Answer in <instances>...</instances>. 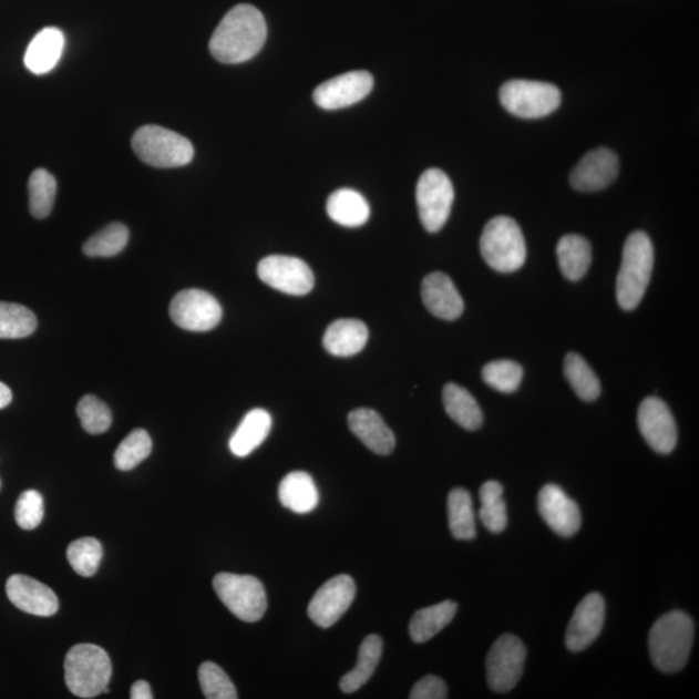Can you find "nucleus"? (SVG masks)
Wrapping results in <instances>:
<instances>
[{
  "label": "nucleus",
  "instance_id": "nucleus-43",
  "mask_svg": "<svg viewBox=\"0 0 699 699\" xmlns=\"http://www.w3.org/2000/svg\"><path fill=\"white\" fill-rule=\"evenodd\" d=\"M448 697V686L434 675H428L414 683L410 695L411 699H445Z\"/></svg>",
  "mask_w": 699,
  "mask_h": 699
},
{
  "label": "nucleus",
  "instance_id": "nucleus-7",
  "mask_svg": "<svg viewBox=\"0 0 699 699\" xmlns=\"http://www.w3.org/2000/svg\"><path fill=\"white\" fill-rule=\"evenodd\" d=\"M215 594L235 617L243 621H258L267 610L266 590L259 579L250 575L220 573L213 580Z\"/></svg>",
  "mask_w": 699,
  "mask_h": 699
},
{
  "label": "nucleus",
  "instance_id": "nucleus-42",
  "mask_svg": "<svg viewBox=\"0 0 699 699\" xmlns=\"http://www.w3.org/2000/svg\"><path fill=\"white\" fill-rule=\"evenodd\" d=\"M44 517L43 496L35 490H28L14 506V520L22 530H34Z\"/></svg>",
  "mask_w": 699,
  "mask_h": 699
},
{
  "label": "nucleus",
  "instance_id": "nucleus-34",
  "mask_svg": "<svg viewBox=\"0 0 699 699\" xmlns=\"http://www.w3.org/2000/svg\"><path fill=\"white\" fill-rule=\"evenodd\" d=\"M29 207L37 219L48 218L55 204L58 183L44 168H37L29 179Z\"/></svg>",
  "mask_w": 699,
  "mask_h": 699
},
{
  "label": "nucleus",
  "instance_id": "nucleus-26",
  "mask_svg": "<svg viewBox=\"0 0 699 699\" xmlns=\"http://www.w3.org/2000/svg\"><path fill=\"white\" fill-rule=\"evenodd\" d=\"M279 498L286 508L298 514H306L317 508L319 491L310 474L289 473L279 487Z\"/></svg>",
  "mask_w": 699,
  "mask_h": 699
},
{
  "label": "nucleus",
  "instance_id": "nucleus-13",
  "mask_svg": "<svg viewBox=\"0 0 699 699\" xmlns=\"http://www.w3.org/2000/svg\"><path fill=\"white\" fill-rule=\"evenodd\" d=\"M356 595L357 586L351 576L337 575L317 590L307 614L315 625L332 627L349 610Z\"/></svg>",
  "mask_w": 699,
  "mask_h": 699
},
{
  "label": "nucleus",
  "instance_id": "nucleus-31",
  "mask_svg": "<svg viewBox=\"0 0 699 699\" xmlns=\"http://www.w3.org/2000/svg\"><path fill=\"white\" fill-rule=\"evenodd\" d=\"M449 525L458 541H472L477 535L473 501L464 489H453L449 495Z\"/></svg>",
  "mask_w": 699,
  "mask_h": 699
},
{
  "label": "nucleus",
  "instance_id": "nucleus-9",
  "mask_svg": "<svg viewBox=\"0 0 699 699\" xmlns=\"http://www.w3.org/2000/svg\"><path fill=\"white\" fill-rule=\"evenodd\" d=\"M455 191L449 175L440 168H429L420 176L417 202L422 226L428 233H438L448 223Z\"/></svg>",
  "mask_w": 699,
  "mask_h": 699
},
{
  "label": "nucleus",
  "instance_id": "nucleus-18",
  "mask_svg": "<svg viewBox=\"0 0 699 699\" xmlns=\"http://www.w3.org/2000/svg\"><path fill=\"white\" fill-rule=\"evenodd\" d=\"M619 174V160L608 148H597L587 153L574 167L572 186L580 192H597L609 187Z\"/></svg>",
  "mask_w": 699,
  "mask_h": 699
},
{
  "label": "nucleus",
  "instance_id": "nucleus-46",
  "mask_svg": "<svg viewBox=\"0 0 699 699\" xmlns=\"http://www.w3.org/2000/svg\"><path fill=\"white\" fill-rule=\"evenodd\" d=\"M0 490H2V481H0Z\"/></svg>",
  "mask_w": 699,
  "mask_h": 699
},
{
  "label": "nucleus",
  "instance_id": "nucleus-4",
  "mask_svg": "<svg viewBox=\"0 0 699 699\" xmlns=\"http://www.w3.org/2000/svg\"><path fill=\"white\" fill-rule=\"evenodd\" d=\"M65 682L80 698H95L107 693L112 679V664L107 652L94 644H79L65 657Z\"/></svg>",
  "mask_w": 699,
  "mask_h": 699
},
{
  "label": "nucleus",
  "instance_id": "nucleus-15",
  "mask_svg": "<svg viewBox=\"0 0 699 699\" xmlns=\"http://www.w3.org/2000/svg\"><path fill=\"white\" fill-rule=\"evenodd\" d=\"M637 424L644 440L652 450L662 455L671 453L678 443V429L668 405L659 398L649 397L643 401L637 414Z\"/></svg>",
  "mask_w": 699,
  "mask_h": 699
},
{
  "label": "nucleus",
  "instance_id": "nucleus-2",
  "mask_svg": "<svg viewBox=\"0 0 699 699\" xmlns=\"http://www.w3.org/2000/svg\"><path fill=\"white\" fill-rule=\"evenodd\" d=\"M695 625L688 614L671 611L660 617L649 634V650L652 664L659 671L674 674L686 667L691 645H693Z\"/></svg>",
  "mask_w": 699,
  "mask_h": 699
},
{
  "label": "nucleus",
  "instance_id": "nucleus-28",
  "mask_svg": "<svg viewBox=\"0 0 699 699\" xmlns=\"http://www.w3.org/2000/svg\"><path fill=\"white\" fill-rule=\"evenodd\" d=\"M444 410L458 425L466 430H479L483 424V413L474 397L456 383H448L443 389Z\"/></svg>",
  "mask_w": 699,
  "mask_h": 699
},
{
  "label": "nucleus",
  "instance_id": "nucleus-44",
  "mask_svg": "<svg viewBox=\"0 0 699 699\" xmlns=\"http://www.w3.org/2000/svg\"><path fill=\"white\" fill-rule=\"evenodd\" d=\"M132 699H153L152 689L147 681L140 680L130 690Z\"/></svg>",
  "mask_w": 699,
  "mask_h": 699
},
{
  "label": "nucleus",
  "instance_id": "nucleus-39",
  "mask_svg": "<svg viewBox=\"0 0 699 699\" xmlns=\"http://www.w3.org/2000/svg\"><path fill=\"white\" fill-rule=\"evenodd\" d=\"M482 378L490 388L510 394L520 388L524 370L513 360H495L483 368Z\"/></svg>",
  "mask_w": 699,
  "mask_h": 699
},
{
  "label": "nucleus",
  "instance_id": "nucleus-21",
  "mask_svg": "<svg viewBox=\"0 0 699 699\" xmlns=\"http://www.w3.org/2000/svg\"><path fill=\"white\" fill-rule=\"evenodd\" d=\"M349 428L368 450L387 456L395 449V436L380 414L370 409H358L349 413Z\"/></svg>",
  "mask_w": 699,
  "mask_h": 699
},
{
  "label": "nucleus",
  "instance_id": "nucleus-3",
  "mask_svg": "<svg viewBox=\"0 0 699 699\" xmlns=\"http://www.w3.org/2000/svg\"><path fill=\"white\" fill-rule=\"evenodd\" d=\"M652 266L655 248L649 236L636 230L625 244L617 279V299L621 309L633 311L640 305L650 282Z\"/></svg>",
  "mask_w": 699,
  "mask_h": 699
},
{
  "label": "nucleus",
  "instance_id": "nucleus-6",
  "mask_svg": "<svg viewBox=\"0 0 699 699\" xmlns=\"http://www.w3.org/2000/svg\"><path fill=\"white\" fill-rule=\"evenodd\" d=\"M132 145L144 164L158 168L186 166L195 156L187 137L156 125L137 129Z\"/></svg>",
  "mask_w": 699,
  "mask_h": 699
},
{
  "label": "nucleus",
  "instance_id": "nucleus-14",
  "mask_svg": "<svg viewBox=\"0 0 699 699\" xmlns=\"http://www.w3.org/2000/svg\"><path fill=\"white\" fill-rule=\"evenodd\" d=\"M373 76L366 71H354L335 76L313 91V102L321 110L337 111L354 105L370 95Z\"/></svg>",
  "mask_w": 699,
  "mask_h": 699
},
{
  "label": "nucleus",
  "instance_id": "nucleus-1",
  "mask_svg": "<svg viewBox=\"0 0 699 699\" xmlns=\"http://www.w3.org/2000/svg\"><path fill=\"white\" fill-rule=\"evenodd\" d=\"M267 25L263 12L250 4L234 7L212 37L209 49L223 64H241L263 50Z\"/></svg>",
  "mask_w": 699,
  "mask_h": 699
},
{
  "label": "nucleus",
  "instance_id": "nucleus-35",
  "mask_svg": "<svg viewBox=\"0 0 699 699\" xmlns=\"http://www.w3.org/2000/svg\"><path fill=\"white\" fill-rule=\"evenodd\" d=\"M33 311L18 304L0 302V340H18L35 332Z\"/></svg>",
  "mask_w": 699,
  "mask_h": 699
},
{
  "label": "nucleus",
  "instance_id": "nucleus-29",
  "mask_svg": "<svg viewBox=\"0 0 699 699\" xmlns=\"http://www.w3.org/2000/svg\"><path fill=\"white\" fill-rule=\"evenodd\" d=\"M382 656V640L378 635L367 636L359 648L358 662L354 668L343 676L340 688L343 693H354L364 687L380 664Z\"/></svg>",
  "mask_w": 699,
  "mask_h": 699
},
{
  "label": "nucleus",
  "instance_id": "nucleus-8",
  "mask_svg": "<svg viewBox=\"0 0 699 699\" xmlns=\"http://www.w3.org/2000/svg\"><path fill=\"white\" fill-rule=\"evenodd\" d=\"M498 96L506 111L525 120L547 117L557 110L563 97L555 84L527 80L504 83Z\"/></svg>",
  "mask_w": 699,
  "mask_h": 699
},
{
  "label": "nucleus",
  "instance_id": "nucleus-17",
  "mask_svg": "<svg viewBox=\"0 0 699 699\" xmlns=\"http://www.w3.org/2000/svg\"><path fill=\"white\" fill-rule=\"evenodd\" d=\"M537 510L545 524L559 536L570 537L578 533L582 525L579 506L563 489L556 485L544 486L537 497Z\"/></svg>",
  "mask_w": 699,
  "mask_h": 699
},
{
  "label": "nucleus",
  "instance_id": "nucleus-30",
  "mask_svg": "<svg viewBox=\"0 0 699 699\" xmlns=\"http://www.w3.org/2000/svg\"><path fill=\"white\" fill-rule=\"evenodd\" d=\"M456 611L458 604L453 602H443L419 610L411 619V639L418 644L432 640L435 635L451 624Z\"/></svg>",
  "mask_w": 699,
  "mask_h": 699
},
{
  "label": "nucleus",
  "instance_id": "nucleus-5",
  "mask_svg": "<svg viewBox=\"0 0 699 699\" xmlns=\"http://www.w3.org/2000/svg\"><path fill=\"white\" fill-rule=\"evenodd\" d=\"M481 253L493 270L511 274L526 263V243L518 223L510 217L491 219L481 236Z\"/></svg>",
  "mask_w": 699,
  "mask_h": 699
},
{
  "label": "nucleus",
  "instance_id": "nucleus-23",
  "mask_svg": "<svg viewBox=\"0 0 699 699\" xmlns=\"http://www.w3.org/2000/svg\"><path fill=\"white\" fill-rule=\"evenodd\" d=\"M64 34L58 28H45L30 42L25 53V65L30 72L42 75L52 71L63 55Z\"/></svg>",
  "mask_w": 699,
  "mask_h": 699
},
{
  "label": "nucleus",
  "instance_id": "nucleus-33",
  "mask_svg": "<svg viewBox=\"0 0 699 699\" xmlns=\"http://www.w3.org/2000/svg\"><path fill=\"white\" fill-rule=\"evenodd\" d=\"M503 493V486L496 481L483 483L480 491L482 503L480 518L482 524L493 534H501L508 524Z\"/></svg>",
  "mask_w": 699,
  "mask_h": 699
},
{
  "label": "nucleus",
  "instance_id": "nucleus-27",
  "mask_svg": "<svg viewBox=\"0 0 699 699\" xmlns=\"http://www.w3.org/2000/svg\"><path fill=\"white\" fill-rule=\"evenodd\" d=\"M557 258L561 273L570 281H578L593 264V247L586 237L566 235L558 241Z\"/></svg>",
  "mask_w": 699,
  "mask_h": 699
},
{
  "label": "nucleus",
  "instance_id": "nucleus-12",
  "mask_svg": "<svg viewBox=\"0 0 699 699\" xmlns=\"http://www.w3.org/2000/svg\"><path fill=\"white\" fill-rule=\"evenodd\" d=\"M257 273L266 286L289 296H306L315 278L309 265L289 256H268L260 260Z\"/></svg>",
  "mask_w": 699,
  "mask_h": 699
},
{
  "label": "nucleus",
  "instance_id": "nucleus-45",
  "mask_svg": "<svg viewBox=\"0 0 699 699\" xmlns=\"http://www.w3.org/2000/svg\"><path fill=\"white\" fill-rule=\"evenodd\" d=\"M12 402V391L6 383L0 382V410L6 409Z\"/></svg>",
  "mask_w": 699,
  "mask_h": 699
},
{
  "label": "nucleus",
  "instance_id": "nucleus-20",
  "mask_svg": "<svg viewBox=\"0 0 699 699\" xmlns=\"http://www.w3.org/2000/svg\"><path fill=\"white\" fill-rule=\"evenodd\" d=\"M422 302L434 317L456 320L464 312L463 297L448 275L434 273L426 276L421 287Z\"/></svg>",
  "mask_w": 699,
  "mask_h": 699
},
{
  "label": "nucleus",
  "instance_id": "nucleus-16",
  "mask_svg": "<svg viewBox=\"0 0 699 699\" xmlns=\"http://www.w3.org/2000/svg\"><path fill=\"white\" fill-rule=\"evenodd\" d=\"M605 620V602L602 595L589 594L576 606L566 631V647L578 652L600 636Z\"/></svg>",
  "mask_w": 699,
  "mask_h": 699
},
{
  "label": "nucleus",
  "instance_id": "nucleus-36",
  "mask_svg": "<svg viewBox=\"0 0 699 699\" xmlns=\"http://www.w3.org/2000/svg\"><path fill=\"white\" fill-rule=\"evenodd\" d=\"M127 243V227L122 223H112L84 243L83 253L92 258H110L120 255L126 248Z\"/></svg>",
  "mask_w": 699,
  "mask_h": 699
},
{
  "label": "nucleus",
  "instance_id": "nucleus-10",
  "mask_svg": "<svg viewBox=\"0 0 699 699\" xmlns=\"http://www.w3.org/2000/svg\"><path fill=\"white\" fill-rule=\"evenodd\" d=\"M527 651L514 635H503L494 643L486 659L487 682L496 693H506L517 686L524 674Z\"/></svg>",
  "mask_w": 699,
  "mask_h": 699
},
{
  "label": "nucleus",
  "instance_id": "nucleus-19",
  "mask_svg": "<svg viewBox=\"0 0 699 699\" xmlns=\"http://www.w3.org/2000/svg\"><path fill=\"white\" fill-rule=\"evenodd\" d=\"M7 596L21 611L38 617H51L59 610V598L43 583L28 575H12L6 585Z\"/></svg>",
  "mask_w": 699,
  "mask_h": 699
},
{
  "label": "nucleus",
  "instance_id": "nucleus-37",
  "mask_svg": "<svg viewBox=\"0 0 699 699\" xmlns=\"http://www.w3.org/2000/svg\"><path fill=\"white\" fill-rule=\"evenodd\" d=\"M66 557L76 574L83 578H91L96 574L100 563H102V543L95 537H81V539L69 544Z\"/></svg>",
  "mask_w": 699,
  "mask_h": 699
},
{
  "label": "nucleus",
  "instance_id": "nucleus-41",
  "mask_svg": "<svg viewBox=\"0 0 699 699\" xmlns=\"http://www.w3.org/2000/svg\"><path fill=\"white\" fill-rule=\"evenodd\" d=\"M198 681L207 699H236L239 697L227 674L213 662H204L199 666Z\"/></svg>",
  "mask_w": 699,
  "mask_h": 699
},
{
  "label": "nucleus",
  "instance_id": "nucleus-11",
  "mask_svg": "<svg viewBox=\"0 0 699 699\" xmlns=\"http://www.w3.org/2000/svg\"><path fill=\"white\" fill-rule=\"evenodd\" d=\"M171 317L176 326L191 332H207L217 327L223 317L222 306L202 289H186L173 298Z\"/></svg>",
  "mask_w": 699,
  "mask_h": 699
},
{
  "label": "nucleus",
  "instance_id": "nucleus-24",
  "mask_svg": "<svg viewBox=\"0 0 699 699\" xmlns=\"http://www.w3.org/2000/svg\"><path fill=\"white\" fill-rule=\"evenodd\" d=\"M271 414L263 409L251 410L229 440V450L237 458H247L266 441L271 432Z\"/></svg>",
  "mask_w": 699,
  "mask_h": 699
},
{
  "label": "nucleus",
  "instance_id": "nucleus-32",
  "mask_svg": "<svg viewBox=\"0 0 699 699\" xmlns=\"http://www.w3.org/2000/svg\"><path fill=\"white\" fill-rule=\"evenodd\" d=\"M564 372L575 394L582 401L594 402L602 394V383L586 360L570 352L565 358Z\"/></svg>",
  "mask_w": 699,
  "mask_h": 699
},
{
  "label": "nucleus",
  "instance_id": "nucleus-22",
  "mask_svg": "<svg viewBox=\"0 0 699 699\" xmlns=\"http://www.w3.org/2000/svg\"><path fill=\"white\" fill-rule=\"evenodd\" d=\"M368 328L357 319L336 320L326 330L322 346L333 357H352L364 349L368 342Z\"/></svg>",
  "mask_w": 699,
  "mask_h": 699
},
{
  "label": "nucleus",
  "instance_id": "nucleus-38",
  "mask_svg": "<svg viewBox=\"0 0 699 699\" xmlns=\"http://www.w3.org/2000/svg\"><path fill=\"white\" fill-rule=\"evenodd\" d=\"M151 435L144 429H136L122 441L114 453V465L119 471L134 470L151 455Z\"/></svg>",
  "mask_w": 699,
  "mask_h": 699
},
{
  "label": "nucleus",
  "instance_id": "nucleus-25",
  "mask_svg": "<svg viewBox=\"0 0 699 699\" xmlns=\"http://www.w3.org/2000/svg\"><path fill=\"white\" fill-rule=\"evenodd\" d=\"M329 218L343 227H360L370 219L371 207L359 192L342 188L333 192L327 203Z\"/></svg>",
  "mask_w": 699,
  "mask_h": 699
},
{
  "label": "nucleus",
  "instance_id": "nucleus-40",
  "mask_svg": "<svg viewBox=\"0 0 699 699\" xmlns=\"http://www.w3.org/2000/svg\"><path fill=\"white\" fill-rule=\"evenodd\" d=\"M76 414L89 434H103L112 425L110 407L95 395H84L76 405Z\"/></svg>",
  "mask_w": 699,
  "mask_h": 699
}]
</instances>
